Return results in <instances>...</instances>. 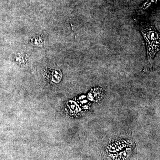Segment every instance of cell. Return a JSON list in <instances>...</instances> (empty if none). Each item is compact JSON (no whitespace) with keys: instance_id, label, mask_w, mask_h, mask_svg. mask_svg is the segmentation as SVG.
<instances>
[{"instance_id":"2","label":"cell","mask_w":160,"mask_h":160,"mask_svg":"<svg viewBox=\"0 0 160 160\" xmlns=\"http://www.w3.org/2000/svg\"><path fill=\"white\" fill-rule=\"evenodd\" d=\"M62 75L61 70L58 69H54L52 73V80L55 83L59 82L62 79Z\"/></svg>"},{"instance_id":"1","label":"cell","mask_w":160,"mask_h":160,"mask_svg":"<svg viewBox=\"0 0 160 160\" xmlns=\"http://www.w3.org/2000/svg\"><path fill=\"white\" fill-rule=\"evenodd\" d=\"M140 29L146 40L147 49V58L150 61L159 51L160 36L154 26L150 24H141Z\"/></svg>"}]
</instances>
